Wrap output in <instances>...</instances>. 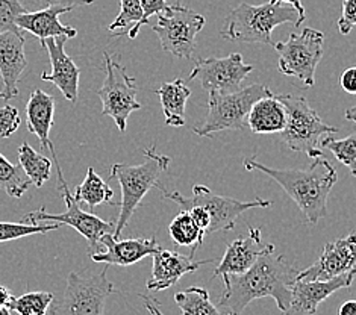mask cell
I'll use <instances>...</instances> for the list:
<instances>
[{"instance_id": "cell-39", "label": "cell", "mask_w": 356, "mask_h": 315, "mask_svg": "<svg viewBox=\"0 0 356 315\" xmlns=\"http://www.w3.org/2000/svg\"><path fill=\"white\" fill-rule=\"evenodd\" d=\"M340 83H341V88L346 92H349V95H356V69L355 67H350V69H347L341 73Z\"/></svg>"}, {"instance_id": "cell-29", "label": "cell", "mask_w": 356, "mask_h": 315, "mask_svg": "<svg viewBox=\"0 0 356 315\" xmlns=\"http://www.w3.org/2000/svg\"><path fill=\"white\" fill-rule=\"evenodd\" d=\"M29 177L24 175L23 168L15 164H11L2 153H0V186L11 197L20 199L22 195L29 190L31 186Z\"/></svg>"}, {"instance_id": "cell-2", "label": "cell", "mask_w": 356, "mask_h": 315, "mask_svg": "<svg viewBox=\"0 0 356 315\" xmlns=\"http://www.w3.org/2000/svg\"><path fill=\"white\" fill-rule=\"evenodd\" d=\"M244 167L248 172L258 170L273 179L299 207L307 223L317 225L321 218L327 217V197L337 184L338 175L325 155L312 158L307 170L271 168L253 158H245Z\"/></svg>"}, {"instance_id": "cell-22", "label": "cell", "mask_w": 356, "mask_h": 315, "mask_svg": "<svg viewBox=\"0 0 356 315\" xmlns=\"http://www.w3.org/2000/svg\"><path fill=\"white\" fill-rule=\"evenodd\" d=\"M63 13H70V10L61 6H52L38 11L23 13L15 19V24L22 31H26L32 33V35H35L41 45L47 38H56L63 35L74 38L78 35V29L67 26V24L59 22V15Z\"/></svg>"}, {"instance_id": "cell-43", "label": "cell", "mask_w": 356, "mask_h": 315, "mask_svg": "<svg viewBox=\"0 0 356 315\" xmlns=\"http://www.w3.org/2000/svg\"><path fill=\"white\" fill-rule=\"evenodd\" d=\"M338 315H356V302L355 300H349L344 302L340 308V312Z\"/></svg>"}, {"instance_id": "cell-41", "label": "cell", "mask_w": 356, "mask_h": 315, "mask_svg": "<svg viewBox=\"0 0 356 315\" xmlns=\"http://www.w3.org/2000/svg\"><path fill=\"white\" fill-rule=\"evenodd\" d=\"M270 2H282V3H288L296 8V11L299 13L300 20L305 22L307 20V14H305V8L302 5V0H270Z\"/></svg>"}, {"instance_id": "cell-7", "label": "cell", "mask_w": 356, "mask_h": 315, "mask_svg": "<svg viewBox=\"0 0 356 315\" xmlns=\"http://www.w3.org/2000/svg\"><path fill=\"white\" fill-rule=\"evenodd\" d=\"M115 293L108 279V267L97 275L70 273L63 299L55 303L49 315H104L105 302Z\"/></svg>"}, {"instance_id": "cell-20", "label": "cell", "mask_w": 356, "mask_h": 315, "mask_svg": "<svg viewBox=\"0 0 356 315\" xmlns=\"http://www.w3.org/2000/svg\"><path fill=\"white\" fill-rule=\"evenodd\" d=\"M54 115H55V100L54 97L47 95L43 90H33L29 96L28 105H26V124L31 134L41 143V149H49L54 155V163L56 165L58 173V188L65 184V179L63 176L61 165L56 158V152L54 143L50 141L49 135L50 129L54 126Z\"/></svg>"}, {"instance_id": "cell-3", "label": "cell", "mask_w": 356, "mask_h": 315, "mask_svg": "<svg viewBox=\"0 0 356 315\" xmlns=\"http://www.w3.org/2000/svg\"><path fill=\"white\" fill-rule=\"evenodd\" d=\"M143 164L131 165V164H114L109 172V177H115L122 188V200L115 203L120 207V212L115 221L114 234L115 240L122 236L124 227L129 225L134 212L140 207L141 200L154 186L158 190H164V186L159 184V176L163 175L170 165V158L156 153V147L150 146L144 150Z\"/></svg>"}, {"instance_id": "cell-38", "label": "cell", "mask_w": 356, "mask_h": 315, "mask_svg": "<svg viewBox=\"0 0 356 315\" xmlns=\"http://www.w3.org/2000/svg\"><path fill=\"white\" fill-rule=\"evenodd\" d=\"M143 8V26L149 24L150 26V17L164 13L168 6L167 0H140Z\"/></svg>"}, {"instance_id": "cell-14", "label": "cell", "mask_w": 356, "mask_h": 315, "mask_svg": "<svg viewBox=\"0 0 356 315\" xmlns=\"http://www.w3.org/2000/svg\"><path fill=\"white\" fill-rule=\"evenodd\" d=\"M356 270L352 268L344 275L329 280H298L291 286V302L284 315H314L318 305L338 289L349 288L355 279Z\"/></svg>"}, {"instance_id": "cell-44", "label": "cell", "mask_w": 356, "mask_h": 315, "mask_svg": "<svg viewBox=\"0 0 356 315\" xmlns=\"http://www.w3.org/2000/svg\"><path fill=\"white\" fill-rule=\"evenodd\" d=\"M355 106H352V108H349L347 109V113H346V117L349 118V120H352V122H355L356 120V117H355Z\"/></svg>"}, {"instance_id": "cell-4", "label": "cell", "mask_w": 356, "mask_h": 315, "mask_svg": "<svg viewBox=\"0 0 356 315\" xmlns=\"http://www.w3.org/2000/svg\"><path fill=\"white\" fill-rule=\"evenodd\" d=\"M285 23H291L296 28L303 23L291 5L268 2L255 6L241 2L226 17V28L220 35L229 41L271 45V32Z\"/></svg>"}, {"instance_id": "cell-24", "label": "cell", "mask_w": 356, "mask_h": 315, "mask_svg": "<svg viewBox=\"0 0 356 315\" xmlns=\"http://www.w3.org/2000/svg\"><path fill=\"white\" fill-rule=\"evenodd\" d=\"M167 126L181 127L185 124V106L191 96L190 88L182 79L165 82L156 90Z\"/></svg>"}, {"instance_id": "cell-33", "label": "cell", "mask_w": 356, "mask_h": 315, "mask_svg": "<svg viewBox=\"0 0 356 315\" xmlns=\"http://www.w3.org/2000/svg\"><path fill=\"white\" fill-rule=\"evenodd\" d=\"M63 225L52 223V225H31V223H6L0 221V243L19 240L23 236H31L37 234H47L50 231H56Z\"/></svg>"}, {"instance_id": "cell-35", "label": "cell", "mask_w": 356, "mask_h": 315, "mask_svg": "<svg viewBox=\"0 0 356 315\" xmlns=\"http://www.w3.org/2000/svg\"><path fill=\"white\" fill-rule=\"evenodd\" d=\"M20 3L28 13L44 10V8H52V6H61L73 11L74 8L78 6L95 3V0H20Z\"/></svg>"}, {"instance_id": "cell-30", "label": "cell", "mask_w": 356, "mask_h": 315, "mask_svg": "<svg viewBox=\"0 0 356 315\" xmlns=\"http://www.w3.org/2000/svg\"><path fill=\"white\" fill-rule=\"evenodd\" d=\"M55 296L46 291H32L20 297H14L11 302V311L19 315H46Z\"/></svg>"}, {"instance_id": "cell-32", "label": "cell", "mask_w": 356, "mask_h": 315, "mask_svg": "<svg viewBox=\"0 0 356 315\" xmlns=\"http://www.w3.org/2000/svg\"><path fill=\"white\" fill-rule=\"evenodd\" d=\"M321 149H327L334 153V156L343 165L350 170L352 175H356V135L352 132L349 137L343 140H335L334 137H326L320 143Z\"/></svg>"}, {"instance_id": "cell-1", "label": "cell", "mask_w": 356, "mask_h": 315, "mask_svg": "<svg viewBox=\"0 0 356 315\" xmlns=\"http://www.w3.org/2000/svg\"><path fill=\"white\" fill-rule=\"evenodd\" d=\"M299 275L298 267L284 255L267 252L241 275L222 276L225 291L218 308L226 315H241L245 306L262 297H271L281 312L291 302V286Z\"/></svg>"}, {"instance_id": "cell-9", "label": "cell", "mask_w": 356, "mask_h": 315, "mask_svg": "<svg viewBox=\"0 0 356 315\" xmlns=\"http://www.w3.org/2000/svg\"><path fill=\"white\" fill-rule=\"evenodd\" d=\"M323 32L307 28L300 33H290L285 42H276L279 70L285 76L298 78L305 88L316 83V69L323 58Z\"/></svg>"}, {"instance_id": "cell-37", "label": "cell", "mask_w": 356, "mask_h": 315, "mask_svg": "<svg viewBox=\"0 0 356 315\" xmlns=\"http://www.w3.org/2000/svg\"><path fill=\"white\" fill-rule=\"evenodd\" d=\"M356 23V0H344L343 2V14L338 20V31L343 35H349Z\"/></svg>"}, {"instance_id": "cell-12", "label": "cell", "mask_w": 356, "mask_h": 315, "mask_svg": "<svg viewBox=\"0 0 356 315\" xmlns=\"http://www.w3.org/2000/svg\"><path fill=\"white\" fill-rule=\"evenodd\" d=\"M59 193H61L63 199L67 203V209L63 214H50L44 208L38 211L29 212V214L23 216L24 223L31 225H40L41 221H55L59 225H65L76 229L82 236L87 238L88 241V255H95L102 250V245L99 244V240L102 235L105 234H114L115 225L113 221H105L99 218L97 216L91 214V212L82 211L79 207V202H76L73 194L69 190V185L64 184L59 186Z\"/></svg>"}, {"instance_id": "cell-21", "label": "cell", "mask_w": 356, "mask_h": 315, "mask_svg": "<svg viewBox=\"0 0 356 315\" xmlns=\"http://www.w3.org/2000/svg\"><path fill=\"white\" fill-rule=\"evenodd\" d=\"M152 257H154V268H152V277L147 280L149 291H163V289L172 288L186 273H191L205 264H213L216 261H196L177 252L165 250L163 247Z\"/></svg>"}, {"instance_id": "cell-16", "label": "cell", "mask_w": 356, "mask_h": 315, "mask_svg": "<svg viewBox=\"0 0 356 315\" xmlns=\"http://www.w3.org/2000/svg\"><path fill=\"white\" fill-rule=\"evenodd\" d=\"M70 40L69 37H56V38H47L43 41V46L50 58V65L52 70L44 72L41 74V79L46 82H52L55 87L63 92V96L74 102L78 100L79 95V76L81 70L79 67L74 64L73 59L65 52V42Z\"/></svg>"}, {"instance_id": "cell-34", "label": "cell", "mask_w": 356, "mask_h": 315, "mask_svg": "<svg viewBox=\"0 0 356 315\" xmlns=\"http://www.w3.org/2000/svg\"><path fill=\"white\" fill-rule=\"evenodd\" d=\"M23 13L28 11L24 10L20 0H0V32H23L15 24V19Z\"/></svg>"}, {"instance_id": "cell-10", "label": "cell", "mask_w": 356, "mask_h": 315, "mask_svg": "<svg viewBox=\"0 0 356 315\" xmlns=\"http://www.w3.org/2000/svg\"><path fill=\"white\" fill-rule=\"evenodd\" d=\"M205 23V17L199 13L175 5L158 14V22L152 31L158 35L164 52L176 58L191 59L196 50V38Z\"/></svg>"}, {"instance_id": "cell-25", "label": "cell", "mask_w": 356, "mask_h": 315, "mask_svg": "<svg viewBox=\"0 0 356 315\" xmlns=\"http://www.w3.org/2000/svg\"><path fill=\"white\" fill-rule=\"evenodd\" d=\"M113 195L114 191L111 190V186L96 173L95 168L90 167L83 182L76 186L73 197L76 202L87 203L90 209H95L102 203H113Z\"/></svg>"}, {"instance_id": "cell-5", "label": "cell", "mask_w": 356, "mask_h": 315, "mask_svg": "<svg viewBox=\"0 0 356 315\" xmlns=\"http://www.w3.org/2000/svg\"><path fill=\"white\" fill-rule=\"evenodd\" d=\"M271 95V90L262 83H253L232 92H209L208 113L200 123L193 126V132L199 137H211L223 131H241L252 105Z\"/></svg>"}, {"instance_id": "cell-11", "label": "cell", "mask_w": 356, "mask_h": 315, "mask_svg": "<svg viewBox=\"0 0 356 315\" xmlns=\"http://www.w3.org/2000/svg\"><path fill=\"white\" fill-rule=\"evenodd\" d=\"M104 58L106 78L97 91L102 102V115L111 117L118 131L124 134L129 115L134 111L141 109V104L137 100L138 88L135 79L128 74L123 65L113 61L106 52Z\"/></svg>"}, {"instance_id": "cell-31", "label": "cell", "mask_w": 356, "mask_h": 315, "mask_svg": "<svg viewBox=\"0 0 356 315\" xmlns=\"http://www.w3.org/2000/svg\"><path fill=\"white\" fill-rule=\"evenodd\" d=\"M129 38H137L140 28L143 26V8L140 0H120V13L117 19L109 24V31L129 28Z\"/></svg>"}, {"instance_id": "cell-26", "label": "cell", "mask_w": 356, "mask_h": 315, "mask_svg": "<svg viewBox=\"0 0 356 315\" xmlns=\"http://www.w3.org/2000/svg\"><path fill=\"white\" fill-rule=\"evenodd\" d=\"M19 164L24 175L29 177L31 184L35 185L37 188H41L52 173V161L40 155L28 143H23L19 147Z\"/></svg>"}, {"instance_id": "cell-6", "label": "cell", "mask_w": 356, "mask_h": 315, "mask_svg": "<svg viewBox=\"0 0 356 315\" xmlns=\"http://www.w3.org/2000/svg\"><path fill=\"white\" fill-rule=\"evenodd\" d=\"M285 108L286 123L281 131V138L294 152L307 153L309 158L323 156L320 138L325 134H337V127L326 124L308 100L302 96H276Z\"/></svg>"}, {"instance_id": "cell-42", "label": "cell", "mask_w": 356, "mask_h": 315, "mask_svg": "<svg viewBox=\"0 0 356 315\" xmlns=\"http://www.w3.org/2000/svg\"><path fill=\"white\" fill-rule=\"evenodd\" d=\"M141 299L144 300V306H146V309H147L150 314H154V315H164L163 312L159 311V308H158V300L150 299V297H147V296H141Z\"/></svg>"}, {"instance_id": "cell-18", "label": "cell", "mask_w": 356, "mask_h": 315, "mask_svg": "<svg viewBox=\"0 0 356 315\" xmlns=\"http://www.w3.org/2000/svg\"><path fill=\"white\" fill-rule=\"evenodd\" d=\"M99 244L105 247V252H97L91 255L95 262L106 264V266H120L128 267L132 264L150 257L161 249L156 238H129V240H115L111 234H105L100 236Z\"/></svg>"}, {"instance_id": "cell-23", "label": "cell", "mask_w": 356, "mask_h": 315, "mask_svg": "<svg viewBox=\"0 0 356 315\" xmlns=\"http://www.w3.org/2000/svg\"><path fill=\"white\" fill-rule=\"evenodd\" d=\"M286 123L285 108L275 95L262 97L252 105L245 124L253 134L281 132Z\"/></svg>"}, {"instance_id": "cell-36", "label": "cell", "mask_w": 356, "mask_h": 315, "mask_svg": "<svg viewBox=\"0 0 356 315\" xmlns=\"http://www.w3.org/2000/svg\"><path fill=\"white\" fill-rule=\"evenodd\" d=\"M19 109L11 105L0 108V138H8L20 127Z\"/></svg>"}, {"instance_id": "cell-13", "label": "cell", "mask_w": 356, "mask_h": 315, "mask_svg": "<svg viewBox=\"0 0 356 315\" xmlns=\"http://www.w3.org/2000/svg\"><path fill=\"white\" fill-rule=\"evenodd\" d=\"M253 70L252 64H245L240 54L225 58L197 59L190 81L199 79L202 87L209 92H232L240 90L241 82Z\"/></svg>"}, {"instance_id": "cell-19", "label": "cell", "mask_w": 356, "mask_h": 315, "mask_svg": "<svg viewBox=\"0 0 356 315\" xmlns=\"http://www.w3.org/2000/svg\"><path fill=\"white\" fill-rule=\"evenodd\" d=\"M267 252H275L273 244L262 245L261 229L249 227V235L229 243L222 261L216 267L214 276L241 275L248 271L257 259Z\"/></svg>"}, {"instance_id": "cell-28", "label": "cell", "mask_w": 356, "mask_h": 315, "mask_svg": "<svg viewBox=\"0 0 356 315\" xmlns=\"http://www.w3.org/2000/svg\"><path fill=\"white\" fill-rule=\"evenodd\" d=\"M168 232H170L175 244L184 247L193 245L190 258H194V255H196L197 249L203 243V238H205L186 211H181L179 214L173 218L170 226H168Z\"/></svg>"}, {"instance_id": "cell-15", "label": "cell", "mask_w": 356, "mask_h": 315, "mask_svg": "<svg viewBox=\"0 0 356 315\" xmlns=\"http://www.w3.org/2000/svg\"><path fill=\"white\" fill-rule=\"evenodd\" d=\"M356 236L347 235L340 240L326 243L323 253L311 267L299 271L298 280H329L355 268Z\"/></svg>"}, {"instance_id": "cell-27", "label": "cell", "mask_w": 356, "mask_h": 315, "mask_svg": "<svg viewBox=\"0 0 356 315\" xmlns=\"http://www.w3.org/2000/svg\"><path fill=\"white\" fill-rule=\"evenodd\" d=\"M175 302L182 315H222L205 288L190 286L175 294Z\"/></svg>"}, {"instance_id": "cell-8", "label": "cell", "mask_w": 356, "mask_h": 315, "mask_svg": "<svg viewBox=\"0 0 356 315\" xmlns=\"http://www.w3.org/2000/svg\"><path fill=\"white\" fill-rule=\"evenodd\" d=\"M161 191L164 193L163 195L165 199L173 200L182 209L193 205L207 209L211 218L207 234H213L218 231H232L236 225V220H238V217L243 214V212L249 211L252 208L271 207L270 200L255 199L252 202H241L232 197H227V195L216 194L205 185H194L191 197H184V195L177 191L168 193L165 188Z\"/></svg>"}, {"instance_id": "cell-17", "label": "cell", "mask_w": 356, "mask_h": 315, "mask_svg": "<svg viewBox=\"0 0 356 315\" xmlns=\"http://www.w3.org/2000/svg\"><path fill=\"white\" fill-rule=\"evenodd\" d=\"M28 67L24 55L23 32L3 31L0 32V76L3 88L0 90V99L10 100L19 96V81Z\"/></svg>"}, {"instance_id": "cell-40", "label": "cell", "mask_w": 356, "mask_h": 315, "mask_svg": "<svg viewBox=\"0 0 356 315\" xmlns=\"http://www.w3.org/2000/svg\"><path fill=\"white\" fill-rule=\"evenodd\" d=\"M14 296L6 286L0 285V315H13L11 302Z\"/></svg>"}]
</instances>
